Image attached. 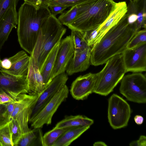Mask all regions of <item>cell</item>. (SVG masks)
<instances>
[{
	"instance_id": "obj_1",
	"label": "cell",
	"mask_w": 146,
	"mask_h": 146,
	"mask_svg": "<svg viewBox=\"0 0 146 146\" xmlns=\"http://www.w3.org/2000/svg\"><path fill=\"white\" fill-rule=\"evenodd\" d=\"M137 31L129 23L126 13L92 46L90 64L95 66L102 65L113 56L122 54Z\"/></svg>"
},
{
	"instance_id": "obj_2",
	"label": "cell",
	"mask_w": 146,
	"mask_h": 146,
	"mask_svg": "<svg viewBox=\"0 0 146 146\" xmlns=\"http://www.w3.org/2000/svg\"><path fill=\"white\" fill-rule=\"evenodd\" d=\"M48 8H37L24 2L18 13V41L24 50L31 55L34 50L41 25L51 15Z\"/></svg>"
},
{
	"instance_id": "obj_3",
	"label": "cell",
	"mask_w": 146,
	"mask_h": 146,
	"mask_svg": "<svg viewBox=\"0 0 146 146\" xmlns=\"http://www.w3.org/2000/svg\"><path fill=\"white\" fill-rule=\"evenodd\" d=\"M116 4L113 0H87L83 13L67 26L83 32L94 30L108 18Z\"/></svg>"
},
{
	"instance_id": "obj_4",
	"label": "cell",
	"mask_w": 146,
	"mask_h": 146,
	"mask_svg": "<svg viewBox=\"0 0 146 146\" xmlns=\"http://www.w3.org/2000/svg\"><path fill=\"white\" fill-rule=\"evenodd\" d=\"M66 31V28L52 14L42 23L31 54L36 58L40 71L48 54L55 44L60 41Z\"/></svg>"
},
{
	"instance_id": "obj_5",
	"label": "cell",
	"mask_w": 146,
	"mask_h": 146,
	"mask_svg": "<svg viewBox=\"0 0 146 146\" xmlns=\"http://www.w3.org/2000/svg\"><path fill=\"white\" fill-rule=\"evenodd\" d=\"M103 69L97 73V79L94 92L106 96L112 92L126 72L122 55L111 57Z\"/></svg>"
},
{
	"instance_id": "obj_6",
	"label": "cell",
	"mask_w": 146,
	"mask_h": 146,
	"mask_svg": "<svg viewBox=\"0 0 146 146\" xmlns=\"http://www.w3.org/2000/svg\"><path fill=\"white\" fill-rule=\"evenodd\" d=\"M120 93L127 99L138 103L146 102V78L140 72L124 75L121 80Z\"/></svg>"
},
{
	"instance_id": "obj_7",
	"label": "cell",
	"mask_w": 146,
	"mask_h": 146,
	"mask_svg": "<svg viewBox=\"0 0 146 146\" xmlns=\"http://www.w3.org/2000/svg\"><path fill=\"white\" fill-rule=\"evenodd\" d=\"M131 110L128 103L116 94L108 100V116L111 127L116 129L126 127L130 117Z\"/></svg>"
},
{
	"instance_id": "obj_8",
	"label": "cell",
	"mask_w": 146,
	"mask_h": 146,
	"mask_svg": "<svg viewBox=\"0 0 146 146\" xmlns=\"http://www.w3.org/2000/svg\"><path fill=\"white\" fill-rule=\"evenodd\" d=\"M69 90L65 85L36 114L30 119L33 128H41L44 124H51L52 116L61 103L68 97Z\"/></svg>"
},
{
	"instance_id": "obj_9",
	"label": "cell",
	"mask_w": 146,
	"mask_h": 146,
	"mask_svg": "<svg viewBox=\"0 0 146 146\" xmlns=\"http://www.w3.org/2000/svg\"><path fill=\"white\" fill-rule=\"evenodd\" d=\"M39 96V95L22 94L16 99V104L11 119L17 120L23 134L30 129L29 128L28 123Z\"/></svg>"
},
{
	"instance_id": "obj_10",
	"label": "cell",
	"mask_w": 146,
	"mask_h": 146,
	"mask_svg": "<svg viewBox=\"0 0 146 146\" xmlns=\"http://www.w3.org/2000/svg\"><path fill=\"white\" fill-rule=\"evenodd\" d=\"M127 11L126 2L116 3L115 9L102 24L94 30L85 32L88 45L91 47L96 44L106 32L119 21Z\"/></svg>"
},
{
	"instance_id": "obj_11",
	"label": "cell",
	"mask_w": 146,
	"mask_h": 146,
	"mask_svg": "<svg viewBox=\"0 0 146 146\" xmlns=\"http://www.w3.org/2000/svg\"><path fill=\"white\" fill-rule=\"evenodd\" d=\"M30 56L23 50L9 58L0 60V70L16 76H27Z\"/></svg>"
},
{
	"instance_id": "obj_12",
	"label": "cell",
	"mask_w": 146,
	"mask_h": 146,
	"mask_svg": "<svg viewBox=\"0 0 146 146\" xmlns=\"http://www.w3.org/2000/svg\"><path fill=\"white\" fill-rule=\"evenodd\" d=\"M0 90L16 100L19 94L29 93L27 76H15L0 70Z\"/></svg>"
},
{
	"instance_id": "obj_13",
	"label": "cell",
	"mask_w": 146,
	"mask_h": 146,
	"mask_svg": "<svg viewBox=\"0 0 146 146\" xmlns=\"http://www.w3.org/2000/svg\"><path fill=\"white\" fill-rule=\"evenodd\" d=\"M121 54L126 72L146 71V43L133 48H126Z\"/></svg>"
},
{
	"instance_id": "obj_14",
	"label": "cell",
	"mask_w": 146,
	"mask_h": 146,
	"mask_svg": "<svg viewBox=\"0 0 146 146\" xmlns=\"http://www.w3.org/2000/svg\"><path fill=\"white\" fill-rule=\"evenodd\" d=\"M74 53V44L71 35L60 41L52 71V79L65 72Z\"/></svg>"
},
{
	"instance_id": "obj_15",
	"label": "cell",
	"mask_w": 146,
	"mask_h": 146,
	"mask_svg": "<svg viewBox=\"0 0 146 146\" xmlns=\"http://www.w3.org/2000/svg\"><path fill=\"white\" fill-rule=\"evenodd\" d=\"M68 79L65 72L54 77L39 95L33 110L30 119L33 117L65 85Z\"/></svg>"
},
{
	"instance_id": "obj_16",
	"label": "cell",
	"mask_w": 146,
	"mask_h": 146,
	"mask_svg": "<svg viewBox=\"0 0 146 146\" xmlns=\"http://www.w3.org/2000/svg\"><path fill=\"white\" fill-rule=\"evenodd\" d=\"M97 79V74L89 73L77 77L72 82L70 92L78 100L86 99L94 93Z\"/></svg>"
},
{
	"instance_id": "obj_17",
	"label": "cell",
	"mask_w": 146,
	"mask_h": 146,
	"mask_svg": "<svg viewBox=\"0 0 146 146\" xmlns=\"http://www.w3.org/2000/svg\"><path fill=\"white\" fill-rule=\"evenodd\" d=\"M129 23L138 31L146 27V0L130 1L127 5Z\"/></svg>"
},
{
	"instance_id": "obj_18",
	"label": "cell",
	"mask_w": 146,
	"mask_h": 146,
	"mask_svg": "<svg viewBox=\"0 0 146 146\" xmlns=\"http://www.w3.org/2000/svg\"><path fill=\"white\" fill-rule=\"evenodd\" d=\"M27 78L29 88L28 94H41L47 86L44 84L37 64V60L31 55Z\"/></svg>"
},
{
	"instance_id": "obj_19",
	"label": "cell",
	"mask_w": 146,
	"mask_h": 146,
	"mask_svg": "<svg viewBox=\"0 0 146 146\" xmlns=\"http://www.w3.org/2000/svg\"><path fill=\"white\" fill-rule=\"evenodd\" d=\"M91 52V47L89 46L80 52L74 53L66 68L67 74L70 75L88 69L90 64Z\"/></svg>"
},
{
	"instance_id": "obj_20",
	"label": "cell",
	"mask_w": 146,
	"mask_h": 146,
	"mask_svg": "<svg viewBox=\"0 0 146 146\" xmlns=\"http://www.w3.org/2000/svg\"><path fill=\"white\" fill-rule=\"evenodd\" d=\"M18 22L16 7H11L0 21V51L13 29L16 28Z\"/></svg>"
},
{
	"instance_id": "obj_21",
	"label": "cell",
	"mask_w": 146,
	"mask_h": 146,
	"mask_svg": "<svg viewBox=\"0 0 146 146\" xmlns=\"http://www.w3.org/2000/svg\"><path fill=\"white\" fill-rule=\"evenodd\" d=\"M60 42L56 43L49 52L40 71L44 82L47 86L52 79V71Z\"/></svg>"
},
{
	"instance_id": "obj_22",
	"label": "cell",
	"mask_w": 146,
	"mask_h": 146,
	"mask_svg": "<svg viewBox=\"0 0 146 146\" xmlns=\"http://www.w3.org/2000/svg\"><path fill=\"white\" fill-rule=\"evenodd\" d=\"M90 126L71 127L56 140L53 146H68L90 127Z\"/></svg>"
},
{
	"instance_id": "obj_23",
	"label": "cell",
	"mask_w": 146,
	"mask_h": 146,
	"mask_svg": "<svg viewBox=\"0 0 146 146\" xmlns=\"http://www.w3.org/2000/svg\"><path fill=\"white\" fill-rule=\"evenodd\" d=\"M94 120L85 116L81 115H70L66 117L56 125L58 128H66L75 127L90 126Z\"/></svg>"
},
{
	"instance_id": "obj_24",
	"label": "cell",
	"mask_w": 146,
	"mask_h": 146,
	"mask_svg": "<svg viewBox=\"0 0 146 146\" xmlns=\"http://www.w3.org/2000/svg\"><path fill=\"white\" fill-rule=\"evenodd\" d=\"M42 136L41 128L30 129L22 134L16 146H42Z\"/></svg>"
},
{
	"instance_id": "obj_25",
	"label": "cell",
	"mask_w": 146,
	"mask_h": 146,
	"mask_svg": "<svg viewBox=\"0 0 146 146\" xmlns=\"http://www.w3.org/2000/svg\"><path fill=\"white\" fill-rule=\"evenodd\" d=\"M84 11L83 2L72 7L68 10L62 13L58 19L62 25L67 26L72 23Z\"/></svg>"
},
{
	"instance_id": "obj_26",
	"label": "cell",
	"mask_w": 146,
	"mask_h": 146,
	"mask_svg": "<svg viewBox=\"0 0 146 146\" xmlns=\"http://www.w3.org/2000/svg\"><path fill=\"white\" fill-rule=\"evenodd\" d=\"M71 30V36L74 44V54L80 52L90 46L84 32L77 30Z\"/></svg>"
},
{
	"instance_id": "obj_27",
	"label": "cell",
	"mask_w": 146,
	"mask_h": 146,
	"mask_svg": "<svg viewBox=\"0 0 146 146\" xmlns=\"http://www.w3.org/2000/svg\"><path fill=\"white\" fill-rule=\"evenodd\" d=\"M71 127H54L52 129L47 132L43 136L42 146H53L60 137Z\"/></svg>"
},
{
	"instance_id": "obj_28",
	"label": "cell",
	"mask_w": 146,
	"mask_h": 146,
	"mask_svg": "<svg viewBox=\"0 0 146 146\" xmlns=\"http://www.w3.org/2000/svg\"><path fill=\"white\" fill-rule=\"evenodd\" d=\"M0 146H13L9 122L0 126Z\"/></svg>"
},
{
	"instance_id": "obj_29",
	"label": "cell",
	"mask_w": 146,
	"mask_h": 146,
	"mask_svg": "<svg viewBox=\"0 0 146 146\" xmlns=\"http://www.w3.org/2000/svg\"><path fill=\"white\" fill-rule=\"evenodd\" d=\"M13 146H16L23 133L17 120L11 119L9 122Z\"/></svg>"
},
{
	"instance_id": "obj_30",
	"label": "cell",
	"mask_w": 146,
	"mask_h": 146,
	"mask_svg": "<svg viewBox=\"0 0 146 146\" xmlns=\"http://www.w3.org/2000/svg\"><path fill=\"white\" fill-rule=\"evenodd\" d=\"M145 43H146V29L137 32L128 44L127 48H133Z\"/></svg>"
},
{
	"instance_id": "obj_31",
	"label": "cell",
	"mask_w": 146,
	"mask_h": 146,
	"mask_svg": "<svg viewBox=\"0 0 146 146\" xmlns=\"http://www.w3.org/2000/svg\"><path fill=\"white\" fill-rule=\"evenodd\" d=\"M87 0H50L49 6L58 5L68 7L81 3Z\"/></svg>"
},
{
	"instance_id": "obj_32",
	"label": "cell",
	"mask_w": 146,
	"mask_h": 146,
	"mask_svg": "<svg viewBox=\"0 0 146 146\" xmlns=\"http://www.w3.org/2000/svg\"><path fill=\"white\" fill-rule=\"evenodd\" d=\"M17 0H0V21L9 9L16 7Z\"/></svg>"
},
{
	"instance_id": "obj_33",
	"label": "cell",
	"mask_w": 146,
	"mask_h": 146,
	"mask_svg": "<svg viewBox=\"0 0 146 146\" xmlns=\"http://www.w3.org/2000/svg\"><path fill=\"white\" fill-rule=\"evenodd\" d=\"M16 101L7 103L6 109L3 114V117L6 123L9 122L11 119Z\"/></svg>"
},
{
	"instance_id": "obj_34",
	"label": "cell",
	"mask_w": 146,
	"mask_h": 146,
	"mask_svg": "<svg viewBox=\"0 0 146 146\" xmlns=\"http://www.w3.org/2000/svg\"><path fill=\"white\" fill-rule=\"evenodd\" d=\"M24 2L36 8H48L50 0H24Z\"/></svg>"
},
{
	"instance_id": "obj_35",
	"label": "cell",
	"mask_w": 146,
	"mask_h": 146,
	"mask_svg": "<svg viewBox=\"0 0 146 146\" xmlns=\"http://www.w3.org/2000/svg\"><path fill=\"white\" fill-rule=\"evenodd\" d=\"M16 101L8 94L0 90V104H4L14 102Z\"/></svg>"
},
{
	"instance_id": "obj_36",
	"label": "cell",
	"mask_w": 146,
	"mask_h": 146,
	"mask_svg": "<svg viewBox=\"0 0 146 146\" xmlns=\"http://www.w3.org/2000/svg\"><path fill=\"white\" fill-rule=\"evenodd\" d=\"M51 14L56 16L57 15L63 13V11L68 8L67 7L58 5L50 6Z\"/></svg>"
},
{
	"instance_id": "obj_37",
	"label": "cell",
	"mask_w": 146,
	"mask_h": 146,
	"mask_svg": "<svg viewBox=\"0 0 146 146\" xmlns=\"http://www.w3.org/2000/svg\"><path fill=\"white\" fill-rule=\"evenodd\" d=\"M146 137L144 135H141L139 139L131 142L129 144L130 146H146Z\"/></svg>"
},
{
	"instance_id": "obj_38",
	"label": "cell",
	"mask_w": 146,
	"mask_h": 146,
	"mask_svg": "<svg viewBox=\"0 0 146 146\" xmlns=\"http://www.w3.org/2000/svg\"><path fill=\"white\" fill-rule=\"evenodd\" d=\"M7 103L0 104V126L5 124L6 123L3 114L6 107Z\"/></svg>"
},
{
	"instance_id": "obj_39",
	"label": "cell",
	"mask_w": 146,
	"mask_h": 146,
	"mask_svg": "<svg viewBox=\"0 0 146 146\" xmlns=\"http://www.w3.org/2000/svg\"><path fill=\"white\" fill-rule=\"evenodd\" d=\"M134 120L137 124L140 125L143 123L144 121V118L141 115H137L134 117Z\"/></svg>"
},
{
	"instance_id": "obj_40",
	"label": "cell",
	"mask_w": 146,
	"mask_h": 146,
	"mask_svg": "<svg viewBox=\"0 0 146 146\" xmlns=\"http://www.w3.org/2000/svg\"><path fill=\"white\" fill-rule=\"evenodd\" d=\"M94 146H106L107 145L104 142L102 141H97L95 142L93 144Z\"/></svg>"
},
{
	"instance_id": "obj_41",
	"label": "cell",
	"mask_w": 146,
	"mask_h": 146,
	"mask_svg": "<svg viewBox=\"0 0 146 146\" xmlns=\"http://www.w3.org/2000/svg\"><path fill=\"white\" fill-rule=\"evenodd\" d=\"M20 0H17V3H18V1Z\"/></svg>"
},
{
	"instance_id": "obj_42",
	"label": "cell",
	"mask_w": 146,
	"mask_h": 146,
	"mask_svg": "<svg viewBox=\"0 0 146 146\" xmlns=\"http://www.w3.org/2000/svg\"><path fill=\"white\" fill-rule=\"evenodd\" d=\"M129 1H132V0H129Z\"/></svg>"
}]
</instances>
